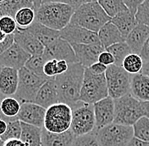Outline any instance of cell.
<instances>
[{"label":"cell","instance_id":"9f6ffc18","mask_svg":"<svg viewBox=\"0 0 149 146\" xmlns=\"http://www.w3.org/2000/svg\"><path fill=\"white\" fill-rule=\"evenodd\" d=\"M89 2H98L99 0H88Z\"/></svg>","mask_w":149,"mask_h":146},{"label":"cell","instance_id":"ffe728a7","mask_svg":"<svg viewBox=\"0 0 149 146\" xmlns=\"http://www.w3.org/2000/svg\"><path fill=\"white\" fill-rule=\"evenodd\" d=\"M75 136L70 129L63 133H52L42 129V146H70Z\"/></svg>","mask_w":149,"mask_h":146},{"label":"cell","instance_id":"b9f144b4","mask_svg":"<svg viewBox=\"0 0 149 146\" xmlns=\"http://www.w3.org/2000/svg\"><path fill=\"white\" fill-rule=\"evenodd\" d=\"M123 1H124L125 6L127 7V9H129L131 13L135 14L137 7L144 0H123Z\"/></svg>","mask_w":149,"mask_h":146},{"label":"cell","instance_id":"d6986e66","mask_svg":"<svg viewBox=\"0 0 149 146\" xmlns=\"http://www.w3.org/2000/svg\"><path fill=\"white\" fill-rule=\"evenodd\" d=\"M18 70L9 67H0V94L4 96H13L18 86Z\"/></svg>","mask_w":149,"mask_h":146},{"label":"cell","instance_id":"e575fe53","mask_svg":"<svg viewBox=\"0 0 149 146\" xmlns=\"http://www.w3.org/2000/svg\"><path fill=\"white\" fill-rule=\"evenodd\" d=\"M21 134V126L20 122L18 119L9 122L7 123L6 131L0 135V139L3 142H5L9 139H19Z\"/></svg>","mask_w":149,"mask_h":146},{"label":"cell","instance_id":"8992f818","mask_svg":"<svg viewBox=\"0 0 149 146\" xmlns=\"http://www.w3.org/2000/svg\"><path fill=\"white\" fill-rule=\"evenodd\" d=\"M70 107L72 110V119L70 129L74 136H81L94 132L95 115L93 104L79 100Z\"/></svg>","mask_w":149,"mask_h":146},{"label":"cell","instance_id":"6da1fadb","mask_svg":"<svg viewBox=\"0 0 149 146\" xmlns=\"http://www.w3.org/2000/svg\"><path fill=\"white\" fill-rule=\"evenodd\" d=\"M85 68L80 63L69 64L65 73L54 77L59 102L70 107L80 100Z\"/></svg>","mask_w":149,"mask_h":146},{"label":"cell","instance_id":"db71d44e","mask_svg":"<svg viewBox=\"0 0 149 146\" xmlns=\"http://www.w3.org/2000/svg\"><path fill=\"white\" fill-rule=\"evenodd\" d=\"M42 0H31V2H32V3H33V8H34L35 10L37 9H38L39 6L42 4Z\"/></svg>","mask_w":149,"mask_h":146},{"label":"cell","instance_id":"30bf717a","mask_svg":"<svg viewBox=\"0 0 149 146\" xmlns=\"http://www.w3.org/2000/svg\"><path fill=\"white\" fill-rule=\"evenodd\" d=\"M104 74L109 96L112 99H118L130 93L132 74L127 73L122 66L109 65Z\"/></svg>","mask_w":149,"mask_h":146},{"label":"cell","instance_id":"7a4b0ae2","mask_svg":"<svg viewBox=\"0 0 149 146\" xmlns=\"http://www.w3.org/2000/svg\"><path fill=\"white\" fill-rule=\"evenodd\" d=\"M75 9L67 3H45L35 10V20L47 27L60 31L68 26Z\"/></svg>","mask_w":149,"mask_h":146},{"label":"cell","instance_id":"5bb4252c","mask_svg":"<svg viewBox=\"0 0 149 146\" xmlns=\"http://www.w3.org/2000/svg\"><path fill=\"white\" fill-rule=\"evenodd\" d=\"M93 109L95 115L94 132L113 122L114 102L110 96H107L106 98L94 103Z\"/></svg>","mask_w":149,"mask_h":146},{"label":"cell","instance_id":"8d00e7d4","mask_svg":"<svg viewBox=\"0 0 149 146\" xmlns=\"http://www.w3.org/2000/svg\"><path fill=\"white\" fill-rule=\"evenodd\" d=\"M70 146H99L95 136V133H90L81 136L74 138Z\"/></svg>","mask_w":149,"mask_h":146},{"label":"cell","instance_id":"91938a15","mask_svg":"<svg viewBox=\"0 0 149 146\" xmlns=\"http://www.w3.org/2000/svg\"><path fill=\"white\" fill-rule=\"evenodd\" d=\"M29 1H31V0H29ZM31 3H32V2H31Z\"/></svg>","mask_w":149,"mask_h":146},{"label":"cell","instance_id":"f6af8a7d","mask_svg":"<svg viewBox=\"0 0 149 146\" xmlns=\"http://www.w3.org/2000/svg\"><path fill=\"white\" fill-rule=\"evenodd\" d=\"M3 146H29V145L20 139H9L3 143Z\"/></svg>","mask_w":149,"mask_h":146},{"label":"cell","instance_id":"836d02e7","mask_svg":"<svg viewBox=\"0 0 149 146\" xmlns=\"http://www.w3.org/2000/svg\"><path fill=\"white\" fill-rule=\"evenodd\" d=\"M46 62L42 54L32 55L28 58L24 67L38 76H45L43 73V66Z\"/></svg>","mask_w":149,"mask_h":146},{"label":"cell","instance_id":"f546056e","mask_svg":"<svg viewBox=\"0 0 149 146\" xmlns=\"http://www.w3.org/2000/svg\"><path fill=\"white\" fill-rule=\"evenodd\" d=\"M20 103L12 96L3 97L0 101V110L2 113L8 118H16L19 111Z\"/></svg>","mask_w":149,"mask_h":146},{"label":"cell","instance_id":"1f68e13d","mask_svg":"<svg viewBox=\"0 0 149 146\" xmlns=\"http://www.w3.org/2000/svg\"><path fill=\"white\" fill-rule=\"evenodd\" d=\"M97 3L110 18H113L120 12L129 10L123 0H99Z\"/></svg>","mask_w":149,"mask_h":146},{"label":"cell","instance_id":"7c38bea8","mask_svg":"<svg viewBox=\"0 0 149 146\" xmlns=\"http://www.w3.org/2000/svg\"><path fill=\"white\" fill-rule=\"evenodd\" d=\"M42 56L46 61L55 59L57 61L65 60L68 64L78 63L72 46L60 37L44 47Z\"/></svg>","mask_w":149,"mask_h":146},{"label":"cell","instance_id":"680465c9","mask_svg":"<svg viewBox=\"0 0 149 146\" xmlns=\"http://www.w3.org/2000/svg\"><path fill=\"white\" fill-rule=\"evenodd\" d=\"M2 97H4V96H3V95H2L0 94V98H2Z\"/></svg>","mask_w":149,"mask_h":146},{"label":"cell","instance_id":"8fae6325","mask_svg":"<svg viewBox=\"0 0 149 146\" xmlns=\"http://www.w3.org/2000/svg\"><path fill=\"white\" fill-rule=\"evenodd\" d=\"M59 37L68 42L70 45L100 43L97 32L72 23H69L68 26L59 31Z\"/></svg>","mask_w":149,"mask_h":146},{"label":"cell","instance_id":"c3c4849f","mask_svg":"<svg viewBox=\"0 0 149 146\" xmlns=\"http://www.w3.org/2000/svg\"><path fill=\"white\" fill-rule=\"evenodd\" d=\"M141 102L144 117H147L148 118H149V101H141Z\"/></svg>","mask_w":149,"mask_h":146},{"label":"cell","instance_id":"7dc6e473","mask_svg":"<svg viewBox=\"0 0 149 146\" xmlns=\"http://www.w3.org/2000/svg\"><path fill=\"white\" fill-rule=\"evenodd\" d=\"M70 5L74 8V9H76L78 7H80L81 5H82L86 3H88V0H70Z\"/></svg>","mask_w":149,"mask_h":146},{"label":"cell","instance_id":"816d5d0a","mask_svg":"<svg viewBox=\"0 0 149 146\" xmlns=\"http://www.w3.org/2000/svg\"><path fill=\"white\" fill-rule=\"evenodd\" d=\"M62 3L70 4V0H42V3Z\"/></svg>","mask_w":149,"mask_h":146},{"label":"cell","instance_id":"9c48e42d","mask_svg":"<svg viewBox=\"0 0 149 146\" xmlns=\"http://www.w3.org/2000/svg\"><path fill=\"white\" fill-rule=\"evenodd\" d=\"M71 119V107L58 102L46 109L43 128L52 133H63L70 129Z\"/></svg>","mask_w":149,"mask_h":146},{"label":"cell","instance_id":"603a6c76","mask_svg":"<svg viewBox=\"0 0 149 146\" xmlns=\"http://www.w3.org/2000/svg\"><path fill=\"white\" fill-rule=\"evenodd\" d=\"M26 30L36 37L44 47L54 42L59 37V31L47 27L36 20Z\"/></svg>","mask_w":149,"mask_h":146},{"label":"cell","instance_id":"74e56055","mask_svg":"<svg viewBox=\"0 0 149 146\" xmlns=\"http://www.w3.org/2000/svg\"><path fill=\"white\" fill-rule=\"evenodd\" d=\"M17 26L15 19L11 16H3L0 18V31H2L5 35L14 34Z\"/></svg>","mask_w":149,"mask_h":146},{"label":"cell","instance_id":"bcb514c9","mask_svg":"<svg viewBox=\"0 0 149 146\" xmlns=\"http://www.w3.org/2000/svg\"><path fill=\"white\" fill-rule=\"evenodd\" d=\"M127 146H149V142H146V141H143V140H141L136 138L133 137L130 139Z\"/></svg>","mask_w":149,"mask_h":146},{"label":"cell","instance_id":"44dd1931","mask_svg":"<svg viewBox=\"0 0 149 146\" xmlns=\"http://www.w3.org/2000/svg\"><path fill=\"white\" fill-rule=\"evenodd\" d=\"M130 94L139 101H149V77L139 73L132 74Z\"/></svg>","mask_w":149,"mask_h":146},{"label":"cell","instance_id":"cb8c5ba5","mask_svg":"<svg viewBox=\"0 0 149 146\" xmlns=\"http://www.w3.org/2000/svg\"><path fill=\"white\" fill-rule=\"evenodd\" d=\"M110 21L118 28L125 40L128 34L137 25L136 19L135 18V14L131 13L130 10L120 12L111 18Z\"/></svg>","mask_w":149,"mask_h":146},{"label":"cell","instance_id":"52a82bcc","mask_svg":"<svg viewBox=\"0 0 149 146\" xmlns=\"http://www.w3.org/2000/svg\"><path fill=\"white\" fill-rule=\"evenodd\" d=\"M18 74L17 90L12 97L16 99L19 103L34 102L38 90L48 79V77L38 76L25 67L19 69Z\"/></svg>","mask_w":149,"mask_h":146},{"label":"cell","instance_id":"e0dca14e","mask_svg":"<svg viewBox=\"0 0 149 146\" xmlns=\"http://www.w3.org/2000/svg\"><path fill=\"white\" fill-rule=\"evenodd\" d=\"M13 37L14 42L18 44L31 56L43 53L44 46L27 30L17 28L13 34Z\"/></svg>","mask_w":149,"mask_h":146},{"label":"cell","instance_id":"f1b7e54d","mask_svg":"<svg viewBox=\"0 0 149 146\" xmlns=\"http://www.w3.org/2000/svg\"><path fill=\"white\" fill-rule=\"evenodd\" d=\"M105 50L113 55L114 58V64L118 66H121L125 57L130 53H132L130 48L125 42H120L113 44L110 46L107 47Z\"/></svg>","mask_w":149,"mask_h":146},{"label":"cell","instance_id":"4316f807","mask_svg":"<svg viewBox=\"0 0 149 146\" xmlns=\"http://www.w3.org/2000/svg\"><path fill=\"white\" fill-rule=\"evenodd\" d=\"M24 7L33 8V3L29 0H5L0 4V18L6 15L14 18L19 9Z\"/></svg>","mask_w":149,"mask_h":146},{"label":"cell","instance_id":"7402d4cb","mask_svg":"<svg viewBox=\"0 0 149 146\" xmlns=\"http://www.w3.org/2000/svg\"><path fill=\"white\" fill-rule=\"evenodd\" d=\"M149 37V27L145 25L137 24L128 34L125 42L131 50L132 53L140 54L141 49Z\"/></svg>","mask_w":149,"mask_h":146},{"label":"cell","instance_id":"9a60e30c","mask_svg":"<svg viewBox=\"0 0 149 146\" xmlns=\"http://www.w3.org/2000/svg\"><path fill=\"white\" fill-rule=\"evenodd\" d=\"M30 57L31 55L14 42L0 54V67H9L19 70L25 66Z\"/></svg>","mask_w":149,"mask_h":146},{"label":"cell","instance_id":"f35d334b","mask_svg":"<svg viewBox=\"0 0 149 146\" xmlns=\"http://www.w3.org/2000/svg\"><path fill=\"white\" fill-rule=\"evenodd\" d=\"M56 64H57V60L55 59L47 61L43 66V73L45 76L48 77V78L55 77L57 75Z\"/></svg>","mask_w":149,"mask_h":146},{"label":"cell","instance_id":"484cf974","mask_svg":"<svg viewBox=\"0 0 149 146\" xmlns=\"http://www.w3.org/2000/svg\"><path fill=\"white\" fill-rule=\"evenodd\" d=\"M21 134L20 140L29 146H42V129L33 125L20 122Z\"/></svg>","mask_w":149,"mask_h":146},{"label":"cell","instance_id":"d590c367","mask_svg":"<svg viewBox=\"0 0 149 146\" xmlns=\"http://www.w3.org/2000/svg\"><path fill=\"white\" fill-rule=\"evenodd\" d=\"M135 18L137 24L145 25L149 27V0H144L137 7Z\"/></svg>","mask_w":149,"mask_h":146},{"label":"cell","instance_id":"11a10c76","mask_svg":"<svg viewBox=\"0 0 149 146\" xmlns=\"http://www.w3.org/2000/svg\"><path fill=\"white\" fill-rule=\"evenodd\" d=\"M3 143H4V142H3V141L0 139V146H3Z\"/></svg>","mask_w":149,"mask_h":146},{"label":"cell","instance_id":"2e32d148","mask_svg":"<svg viewBox=\"0 0 149 146\" xmlns=\"http://www.w3.org/2000/svg\"><path fill=\"white\" fill-rule=\"evenodd\" d=\"M78 63L84 68H89L97 62L98 56L105 50L101 43L96 44H73L71 45Z\"/></svg>","mask_w":149,"mask_h":146},{"label":"cell","instance_id":"83f0119b","mask_svg":"<svg viewBox=\"0 0 149 146\" xmlns=\"http://www.w3.org/2000/svg\"><path fill=\"white\" fill-rule=\"evenodd\" d=\"M14 19L18 29H26L35 21V9L32 7H24L16 12Z\"/></svg>","mask_w":149,"mask_h":146},{"label":"cell","instance_id":"7bdbcfd3","mask_svg":"<svg viewBox=\"0 0 149 146\" xmlns=\"http://www.w3.org/2000/svg\"><path fill=\"white\" fill-rule=\"evenodd\" d=\"M139 55L142 58L143 62H146V61L149 60V37H148V39L146 40L145 43L143 44V46L141 47Z\"/></svg>","mask_w":149,"mask_h":146},{"label":"cell","instance_id":"ac0fdd59","mask_svg":"<svg viewBox=\"0 0 149 146\" xmlns=\"http://www.w3.org/2000/svg\"><path fill=\"white\" fill-rule=\"evenodd\" d=\"M58 102L59 100L54 77L48 78L38 90L34 100V103L47 109L49 107Z\"/></svg>","mask_w":149,"mask_h":146},{"label":"cell","instance_id":"f5cc1de1","mask_svg":"<svg viewBox=\"0 0 149 146\" xmlns=\"http://www.w3.org/2000/svg\"><path fill=\"white\" fill-rule=\"evenodd\" d=\"M3 99V97L2 98H0V101L1 100ZM0 119L1 120H4L5 122H11V121H14V120H16L17 118H8V117H6V116H4L3 113H2V111H1V110H0Z\"/></svg>","mask_w":149,"mask_h":146},{"label":"cell","instance_id":"f907efd6","mask_svg":"<svg viewBox=\"0 0 149 146\" xmlns=\"http://www.w3.org/2000/svg\"><path fill=\"white\" fill-rule=\"evenodd\" d=\"M7 122H5L4 120H1L0 119V135H2L7 128Z\"/></svg>","mask_w":149,"mask_h":146},{"label":"cell","instance_id":"277c9868","mask_svg":"<svg viewBox=\"0 0 149 146\" xmlns=\"http://www.w3.org/2000/svg\"><path fill=\"white\" fill-rule=\"evenodd\" d=\"M113 122L125 126H133L135 122L143 117L141 102L134 98L130 93L114 99Z\"/></svg>","mask_w":149,"mask_h":146},{"label":"cell","instance_id":"4dcf8cb0","mask_svg":"<svg viewBox=\"0 0 149 146\" xmlns=\"http://www.w3.org/2000/svg\"><path fill=\"white\" fill-rule=\"evenodd\" d=\"M121 66L127 73L130 74L139 73L143 66V60L139 54L130 53L125 57Z\"/></svg>","mask_w":149,"mask_h":146},{"label":"cell","instance_id":"3957f363","mask_svg":"<svg viewBox=\"0 0 149 146\" xmlns=\"http://www.w3.org/2000/svg\"><path fill=\"white\" fill-rule=\"evenodd\" d=\"M110 19L97 2H88L74 10L70 23L97 33Z\"/></svg>","mask_w":149,"mask_h":146},{"label":"cell","instance_id":"6f0895ef","mask_svg":"<svg viewBox=\"0 0 149 146\" xmlns=\"http://www.w3.org/2000/svg\"><path fill=\"white\" fill-rule=\"evenodd\" d=\"M4 1H5V0H0V4H1V3H3Z\"/></svg>","mask_w":149,"mask_h":146},{"label":"cell","instance_id":"4fadbf2b","mask_svg":"<svg viewBox=\"0 0 149 146\" xmlns=\"http://www.w3.org/2000/svg\"><path fill=\"white\" fill-rule=\"evenodd\" d=\"M46 109L34 102L20 103L19 111L16 118L19 122L33 125L38 128H43Z\"/></svg>","mask_w":149,"mask_h":146},{"label":"cell","instance_id":"5b68a950","mask_svg":"<svg viewBox=\"0 0 149 146\" xmlns=\"http://www.w3.org/2000/svg\"><path fill=\"white\" fill-rule=\"evenodd\" d=\"M109 96L105 74H94L87 68L85 69L80 100L94 104Z\"/></svg>","mask_w":149,"mask_h":146},{"label":"cell","instance_id":"ab89813d","mask_svg":"<svg viewBox=\"0 0 149 146\" xmlns=\"http://www.w3.org/2000/svg\"><path fill=\"white\" fill-rule=\"evenodd\" d=\"M97 62H99V63H101L103 65H105V66L108 67L109 65L114 64V58H113V55L110 53H109L108 51L104 50L98 56Z\"/></svg>","mask_w":149,"mask_h":146},{"label":"cell","instance_id":"ba28073f","mask_svg":"<svg viewBox=\"0 0 149 146\" xmlns=\"http://www.w3.org/2000/svg\"><path fill=\"white\" fill-rule=\"evenodd\" d=\"M94 133L99 146H127L134 137L132 126L114 122Z\"/></svg>","mask_w":149,"mask_h":146},{"label":"cell","instance_id":"681fc988","mask_svg":"<svg viewBox=\"0 0 149 146\" xmlns=\"http://www.w3.org/2000/svg\"><path fill=\"white\" fill-rule=\"evenodd\" d=\"M141 73L149 77V60L146 61V62H143V66H142Z\"/></svg>","mask_w":149,"mask_h":146},{"label":"cell","instance_id":"60d3db41","mask_svg":"<svg viewBox=\"0 0 149 146\" xmlns=\"http://www.w3.org/2000/svg\"><path fill=\"white\" fill-rule=\"evenodd\" d=\"M107 68H108L107 66L103 65L101 63L96 62L87 69L94 74H102V73H105L106 70H107Z\"/></svg>","mask_w":149,"mask_h":146},{"label":"cell","instance_id":"ee69618b","mask_svg":"<svg viewBox=\"0 0 149 146\" xmlns=\"http://www.w3.org/2000/svg\"><path fill=\"white\" fill-rule=\"evenodd\" d=\"M68 67H69V64L66 61H65V60H58V61H57V64H56L57 75L65 73V71L68 69Z\"/></svg>","mask_w":149,"mask_h":146},{"label":"cell","instance_id":"d6a6232c","mask_svg":"<svg viewBox=\"0 0 149 146\" xmlns=\"http://www.w3.org/2000/svg\"><path fill=\"white\" fill-rule=\"evenodd\" d=\"M132 128L134 137L149 142V118L144 116L141 117L135 122Z\"/></svg>","mask_w":149,"mask_h":146},{"label":"cell","instance_id":"d4e9b609","mask_svg":"<svg viewBox=\"0 0 149 146\" xmlns=\"http://www.w3.org/2000/svg\"><path fill=\"white\" fill-rule=\"evenodd\" d=\"M97 37L100 43L106 49L113 44L125 42L120 30L111 21L107 22L97 32Z\"/></svg>","mask_w":149,"mask_h":146}]
</instances>
